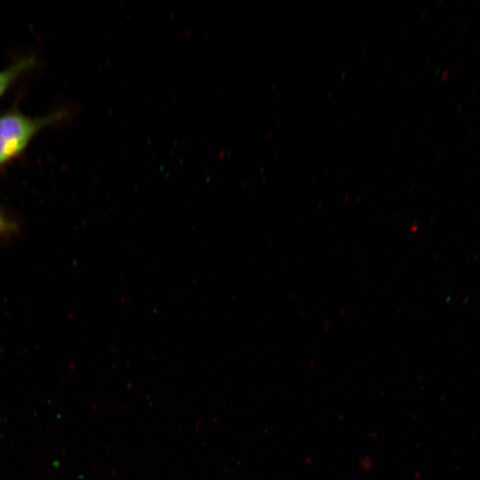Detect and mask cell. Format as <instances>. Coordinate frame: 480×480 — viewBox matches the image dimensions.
I'll return each instance as SVG.
<instances>
[{
	"instance_id": "6da1fadb",
	"label": "cell",
	"mask_w": 480,
	"mask_h": 480,
	"mask_svg": "<svg viewBox=\"0 0 480 480\" xmlns=\"http://www.w3.org/2000/svg\"><path fill=\"white\" fill-rule=\"evenodd\" d=\"M61 113L31 117L16 108L0 115V167L18 157L44 127L58 120Z\"/></svg>"
},
{
	"instance_id": "7a4b0ae2",
	"label": "cell",
	"mask_w": 480,
	"mask_h": 480,
	"mask_svg": "<svg viewBox=\"0 0 480 480\" xmlns=\"http://www.w3.org/2000/svg\"><path fill=\"white\" fill-rule=\"evenodd\" d=\"M33 64L34 60L32 58H25L0 70V98L6 92L14 81L25 70L32 67Z\"/></svg>"
},
{
	"instance_id": "3957f363",
	"label": "cell",
	"mask_w": 480,
	"mask_h": 480,
	"mask_svg": "<svg viewBox=\"0 0 480 480\" xmlns=\"http://www.w3.org/2000/svg\"><path fill=\"white\" fill-rule=\"evenodd\" d=\"M18 230L17 223L0 208V239L13 235Z\"/></svg>"
}]
</instances>
